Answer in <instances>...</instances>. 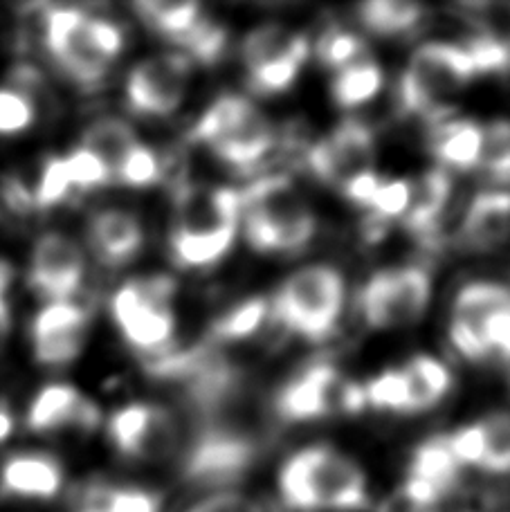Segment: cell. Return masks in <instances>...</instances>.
Returning a JSON list of instances; mask_svg holds the SVG:
<instances>
[{"instance_id": "obj_1", "label": "cell", "mask_w": 510, "mask_h": 512, "mask_svg": "<svg viewBox=\"0 0 510 512\" xmlns=\"http://www.w3.org/2000/svg\"><path fill=\"white\" fill-rule=\"evenodd\" d=\"M279 495L295 510L353 512L369 506L360 465L326 445L306 447L290 456L279 472Z\"/></svg>"}, {"instance_id": "obj_2", "label": "cell", "mask_w": 510, "mask_h": 512, "mask_svg": "<svg viewBox=\"0 0 510 512\" xmlns=\"http://www.w3.org/2000/svg\"><path fill=\"white\" fill-rule=\"evenodd\" d=\"M41 21L43 45L61 72L81 88L102 84L108 66L124 48L120 25L88 16L79 7H48Z\"/></svg>"}, {"instance_id": "obj_3", "label": "cell", "mask_w": 510, "mask_h": 512, "mask_svg": "<svg viewBox=\"0 0 510 512\" xmlns=\"http://www.w3.org/2000/svg\"><path fill=\"white\" fill-rule=\"evenodd\" d=\"M245 236L259 252H299L315 234V218L288 178H266L241 191Z\"/></svg>"}, {"instance_id": "obj_4", "label": "cell", "mask_w": 510, "mask_h": 512, "mask_svg": "<svg viewBox=\"0 0 510 512\" xmlns=\"http://www.w3.org/2000/svg\"><path fill=\"white\" fill-rule=\"evenodd\" d=\"M344 304V279L329 265H311L293 274L275 295L277 322L308 342L333 333Z\"/></svg>"}, {"instance_id": "obj_5", "label": "cell", "mask_w": 510, "mask_h": 512, "mask_svg": "<svg viewBox=\"0 0 510 512\" xmlns=\"http://www.w3.org/2000/svg\"><path fill=\"white\" fill-rule=\"evenodd\" d=\"M475 75L468 54L454 43H425L414 52L400 77V106L407 113H427L457 93Z\"/></svg>"}, {"instance_id": "obj_6", "label": "cell", "mask_w": 510, "mask_h": 512, "mask_svg": "<svg viewBox=\"0 0 510 512\" xmlns=\"http://www.w3.org/2000/svg\"><path fill=\"white\" fill-rule=\"evenodd\" d=\"M277 414L290 423H304L329 416L333 411L360 414L367 407L364 387L346 382L331 364H313L279 391Z\"/></svg>"}, {"instance_id": "obj_7", "label": "cell", "mask_w": 510, "mask_h": 512, "mask_svg": "<svg viewBox=\"0 0 510 512\" xmlns=\"http://www.w3.org/2000/svg\"><path fill=\"white\" fill-rule=\"evenodd\" d=\"M257 459V443L230 427L200 432L185 452L182 477L198 488H223L243 479Z\"/></svg>"}, {"instance_id": "obj_8", "label": "cell", "mask_w": 510, "mask_h": 512, "mask_svg": "<svg viewBox=\"0 0 510 512\" xmlns=\"http://www.w3.org/2000/svg\"><path fill=\"white\" fill-rule=\"evenodd\" d=\"M432 283L418 268L382 270L360 292V310L371 328H394L416 322L430 304Z\"/></svg>"}, {"instance_id": "obj_9", "label": "cell", "mask_w": 510, "mask_h": 512, "mask_svg": "<svg viewBox=\"0 0 510 512\" xmlns=\"http://www.w3.org/2000/svg\"><path fill=\"white\" fill-rule=\"evenodd\" d=\"M189 77L191 63L185 54H158L131 70L126 79V102L138 115H169L185 99Z\"/></svg>"}, {"instance_id": "obj_10", "label": "cell", "mask_w": 510, "mask_h": 512, "mask_svg": "<svg viewBox=\"0 0 510 512\" xmlns=\"http://www.w3.org/2000/svg\"><path fill=\"white\" fill-rule=\"evenodd\" d=\"M108 436L122 454L158 461L176 450L178 425L167 409L135 402L115 411L108 420Z\"/></svg>"}, {"instance_id": "obj_11", "label": "cell", "mask_w": 510, "mask_h": 512, "mask_svg": "<svg viewBox=\"0 0 510 512\" xmlns=\"http://www.w3.org/2000/svg\"><path fill=\"white\" fill-rule=\"evenodd\" d=\"M111 313L124 340L138 351H158L171 340L176 324L169 304L153 297L140 279L124 283L115 292Z\"/></svg>"}, {"instance_id": "obj_12", "label": "cell", "mask_w": 510, "mask_h": 512, "mask_svg": "<svg viewBox=\"0 0 510 512\" xmlns=\"http://www.w3.org/2000/svg\"><path fill=\"white\" fill-rule=\"evenodd\" d=\"M88 313L72 301H48L30 324L34 360L43 367H66L84 351Z\"/></svg>"}, {"instance_id": "obj_13", "label": "cell", "mask_w": 510, "mask_h": 512, "mask_svg": "<svg viewBox=\"0 0 510 512\" xmlns=\"http://www.w3.org/2000/svg\"><path fill=\"white\" fill-rule=\"evenodd\" d=\"M86 259L66 234L48 232L30 254V286L48 301H70L84 281Z\"/></svg>"}, {"instance_id": "obj_14", "label": "cell", "mask_w": 510, "mask_h": 512, "mask_svg": "<svg viewBox=\"0 0 510 512\" xmlns=\"http://www.w3.org/2000/svg\"><path fill=\"white\" fill-rule=\"evenodd\" d=\"M308 167L322 182L342 185L373 169V135L360 122H344L308 151Z\"/></svg>"}, {"instance_id": "obj_15", "label": "cell", "mask_w": 510, "mask_h": 512, "mask_svg": "<svg viewBox=\"0 0 510 512\" xmlns=\"http://www.w3.org/2000/svg\"><path fill=\"white\" fill-rule=\"evenodd\" d=\"M102 414L93 400L79 393L72 384L52 382L36 393L27 407V429L36 434H52L63 427L95 429Z\"/></svg>"}, {"instance_id": "obj_16", "label": "cell", "mask_w": 510, "mask_h": 512, "mask_svg": "<svg viewBox=\"0 0 510 512\" xmlns=\"http://www.w3.org/2000/svg\"><path fill=\"white\" fill-rule=\"evenodd\" d=\"M63 488V465L45 452H16L0 465V492L12 499L50 501Z\"/></svg>"}, {"instance_id": "obj_17", "label": "cell", "mask_w": 510, "mask_h": 512, "mask_svg": "<svg viewBox=\"0 0 510 512\" xmlns=\"http://www.w3.org/2000/svg\"><path fill=\"white\" fill-rule=\"evenodd\" d=\"M88 239L104 265H124L140 252L144 232L131 214L122 209H104L90 221Z\"/></svg>"}, {"instance_id": "obj_18", "label": "cell", "mask_w": 510, "mask_h": 512, "mask_svg": "<svg viewBox=\"0 0 510 512\" xmlns=\"http://www.w3.org/2000/svg\"><path fill=\"white\" fill-rule=\"evenodd\" d=\"M510 239V194L486 191L472 200L461 227V241L470 250H493Z\"/></svg>"}, {"instance_id": "obj_19", "label": "cell", "mask_w": 510, "mask_h": 512, "mask_svg": "<svg viewBox=\"0 0 510 512\" xmlns=\"http://www.w3.org/2000/svg\"><path fill=\"white\" fill-rule=\"evenodd\" d=\"M272 140H275V133H272L270 120L252 104L241 120L209 149L232 167L248 169L270 151Z\"/></svg>"}, {"instance_id": "obj_20", "label": "cell", "mask_w": 510, "mask_h": 512, "mask_svg": "<svg viewBox=\"0 0 510 512\" xmlns=\"http://www.w3.org/2000/svg\"><path fill=\"white\" fill-rule=\"evenodd\" d=\"M409 185L412 191H409V205L403 216L405 227L418 239L430 241L450 200L452 180L443 169H432Z\"/></svg>"}, {"instance_id": "obj_21", "label": "cell", "mask_w": 510, "mask_h": 512, "mask_svg": "<svg viewBox=\"0 0 510 512\" xmlns=\"http://www.w3.org/2000/svg\"><path fill=\"white\" fill-rule=\"evenodd\" d=\"M239 225L176 227L171 234V256L180 268H209L230 252Z\"/></svg>"}, {"instance_id": "obj_22", "label": "cell", "mask_w": 510, "mask_h": 512, "mask_svg": "<svg viewBox=\"0 0 510 512\" xmlns=\"http://www.w3.org/2000/svg\"><path fill=\"white\" fill-rule=\"evenodd\" d=\"M484 128L470 120L443 122L432 133V153L443 167L468 171L479 167Z\"/></svg>"}, {"instance_id": "obj_23", "label": "cell", "mask_w": 510, "mask_h": 512, "mask_svg": "<svg viewBox=\"0 0 510 512\" xmlns=\"http://www.w3.org/2000/svg\"><path fill=\"white\" fill-rule=\"evenodd\" d=\"M425 483L441 499L457 488L459 483V461L448 447V438L436 436L425 441L412 456L409 463V477Z\"/></svg>"}, {"instance_id": "obj_24", "label": "cell", "mask_w": 510, "mask_h": 512, "mask_svg": "<svg viewBox=\"0 0 510 512\" xmlns=\"http://www.w3.org/2000/svg\"><path fill=\"white\" fill-rule=\"evenodd\" d=\"M308 57V39L304 34L293 36L288 48L279 52L277 57L259 63L248 70L250 77V88L259 95H277L284 93L290 86L295 84V79L302 70L304 61Z\"/></svg>"}, {"instance_id": "obj_25", "label": "cell", "mask_w": 510, "mask_h": 512, "mask_svg": "<svg viewBox=\"0 0 510 512\" xmlns=\"http://www.w3.org/2000/svg\"><path fill=\"white\" fill-rule=\"evenodd\" d=\"M403 371L409 382V396H412V414L434 407L450 389V371L430 355H418Z\"/></svg>"}, {"instance_id": "obj_26", "label": "cell", "mask_w": 510, "mask_h": 512, "mask_svg": "<svg viewBox=\"0 0 510 512\" xmlns=\"http://www.w3.org/2000/svg\"><path fill=\"white\" fill-rule=\"evenodd\" d=\"M75 512H160V497L142 488L93 486L79 499Z\"/></svg>"}, {"instance_id": "obj_27", "label": "cell", "mask_w": 510, "mask_h": 512, "mask_svg": "<svg viewBox=\"0 0 510 512\" xmlns=\"http://www.w3.org/2000/svg\"><path fill=\"white\" fill-rule=\"evenodd\" d=\"M382 68L376 61L362 59L353 66L340 70L333 81V99L340 108H358L371 102L382 88Z\"/></svg>"}, {"instance_id": "obj_28", "label": "cell", "mask_w": 510, "mask_h": 512, "mask_svg": "<svg viewBox=\"0 0 510 512\" xmlns=\"http://www.w3.org/2000/svg\"><path fill=\"white\" fill-rule=\"evenodd\" d=\"M360 21L369 32L380 36H396L412 30L423 18V7L398 0H373L358 7Z\"/></svg>"}, {"instance_id": "obj_29", "label": "cell", "mask_w": 510, "mask_h": 512, "mask_svg": "<svg viewBox=\"0 0 510 512\" xmlns=\"http://www.w3.org/2000/svg\"><path fill=\"white\" fill-rule=\"evenodd\" d=\"M138 142L135 140L133 128L115 120V117H106V120H99L88 128L81 146H86L88 151H93L97 158H102L108 169H115V164L122 160V155L131 149V146Z\"/></svg>"}, {"instance_id": "obj_30", "label": "cell", "mask_w": 510, "mask_h": 512, "mask_svg": "<svg viewBox=\"0 0 510 512\" xmlns=\"http://www.w3.org/2000/svg\"><path fill=\"white\" fill-rule=\"evenodd\" d=\"M135 9L153 30L173 41L180 39L200 18L196 3H176V0H149V3H138Z\"/></svg>"}, {"instance_id": "obj_31", "label": "cell", "mask_w": 510, "mask_h": 512, "mask_svg": "<svg viewBox=\"0 0 510 512\" xmlns=\"http://www.w3.org/2000/svg\"><path fill=\"white\" fill-rule=\"evenodd\" d=\"M268 301L261 297H254L243 301V304L227 310L223 317H218L212 326V340L214 342H239L245 337L254 335L266 322L268 317Z\"/></svg>"}, {"instance_id": "obj_32", "label": "cell", "mask_w": 510, "mask_h": 512, "mask_svg": "<svg viewBox=\"0 0 510 512\" xmlns=\"http://www.w3.org/2000/svg\"><path fill=\"white\" fill-rule=\"evenodd\" d=\"M250 106L252 104L245 97L223 95L221 99H216V102L203 113V117L196 122L191 137H194V142L207 146L216 144L236 122L241 120Z\"/></svg>"}, {"instance_id": "obj_33", "label": "cell", "mask_w": 510, "mask_h": 512, "mask_svg": "<svg viewBox=\"0 0 510 512\" xmlns=\"http://www.w3.org/2000/svg\"><path fill=\"white\" fill-rule=\"evenodd\" d=\"M508 304L510 290L506 286H499V283L490 281L468 283V286L457 295V301H454V317H463L479 324L481 319Z\"/></svg>"}, {"instance_id": "obj_34", "label": "cell", "mask_w": 510, "mask_h": 512, "mask_svg": "<svg viewBox=\"0 0 510 512\" xmlns=\"http://www.w3.org/2000/svg\"><path fill=\"white\" fill-rule=\"evenodd\" d=\"M367 405L398 414H412V396H409V382L403 369H389L373 378L364 387Z\"/></svg>"}, {"instance_id": "obj_35", "label": "cell", "mask_w": 510, "mask_h": 512, "mask_svg": "<svg viewBox=\"0 0 510 512\" xmlns=\"http://www.w3.org/2000/svg\"><path fill=\"white\" fill-rule=\"evenodd\" d=\"M484 429V459L479 468L495 474L510 472V414L495 411L481 420Z\"/></svg>"}, {"instance_id": "obj_36", "label": "cell", "mask_w": 510, "mask_h": 512, "mask_svg": "<svg viewBox=\"0 0 510 512\" xmlns=\"http://www.w3.org/2000/svg\"><path fill=\"white\" fill-rule=\"evenodd\" d=\"M32 189V205L34 209H52L68 200L72 194V185L66 171L63 155H52V158L41 164L39 176Z\"/></svg>"}, {"instance_id": "obj_37", "label": "cell", "mask_w": 510, "mask_h": 512, "mask_svg": "<svg viewBox=\"0 0 510 512\" xmlns=\"http://www.w3.org/2000/svg\"><path fill=\"white\" fill-rule=\"evenodd\" d=\"M113 180L135 189L156 185L160 180L158 155L142 142H135L131 149L122 155V160L115 164Z\"/></svg>"}, {"instance_id": "obj_38", "label": "cell", "mask_w": 510, "mask_h": 512, "mask_svg": "<svg viewBox=\"0 0 510 512\" xmlns=\"http://www.w3.org/2000/svg\"><path fill=\"white\" fill-rule=\"evenodd\" d=\"M479 167H484L490 182L510 185V122H495L484 128Z\"/></svg>"}, {"instance_id": "obj_39", "label": "cell", "mask_w": 510, "mask_h": 512, "mask_svg": "<svg viewBox=\"0 0 510 512\" xmlns=\"http://www.w3.org/2000/svg\"><path fill=\"white\" fill-rule=\"evenodd\" d=\"M63 162H66L72 191H93L113 180V171L108 169V164L81 144L63 155Z\"/></svg>"}, {"instance_id": "obj_40", "label": "cell", "mask_w": 510, "mask_h": 512, "mask_svg": "<svg viewBox=\"0 0 510 512\" xmlns=\"http://www.w3.org/2000/svg\"><path fill=\"white\" fill-rule=\"evenodd\" d=\"M317 57L322 59L326 68L344 70L367 59V45L358 34L346 32V30H329L320 36L317 43Z\"/></svg>"}, {"instance_id": "obj_41", "label": "cell", "mask_w": 510, "mask_h": 512, "mask_svg": "<svg viewBox=\"0 0 510 512\" xmlns=\"http://www.w3.org/2000/svg\"><path fill=\"white\" fill-rule=\"evenodd\" d=\"M176 41L182 45V48H185V52L191 59H196L200 63H205V66H209V63L221 59V54L225 52L227 32L221 25H216L200 16L194 23V27H189V30Z\"/></svg>"}, {"instance_id": "obj_42", "label": "cell", "mask_w": 510, "mask_h": 512, "mask_svg": "<svg viewBox=\"0 0 510 512\" xmlns=\"http://www.w3.org/2000/svg\"><path fill=\"white\" fill-rule=\"evenodd\" d=\"M36 120L32 93L14 84L0 88V135H18Z\"/></svg>"}, {"instance_id": "obj_43", "label": "cell", "mask_w": 510, "mask_h": 512, "mask_svg": "<svg viewBox=\"0 0 510 512\" xmlns=\"http://www.w3.org/2000/svg\"><path fill=\"white\" fill-rule=\"evenodd\" d=\"M293 36L295 32H290L281 25H261L257 30H252L248 36H245L243 48H241L245 66L250 70L263 61L277 57L279 52H284L288 48L290 41H293Z\"/></svg>"}, {"instance_id": "obj_44", "label": "cell", "mask_w": 510, "mask_h": 512, "mask_svg": "<svg viewBox=\"0 0 510 512\" xmlns=\"http://www.w3.org/2000/svg\"><path fill=\"white\" fill-rule=\"evenodd\" d=\"M461 48L468 54L475 75L504 72L510 68V43L495 34H479Z\"/></svg>"}, {"instance_id": "obj_45", "label": "cell", "mask_w": 510, "mask_h": 512, "mask_svg": "<svg viewBox=\"0 0 510 512\" xmlns=\"http://www.w3.org/2000/svg\"><path fill=\"white\" fill-rule=\"evenodd\" d=\"M409 191H412V185L407 180H382L376 196L367 207L371 212V221L387 223L394 221V218H403L409 205Z\"/></svg>"}, {"instance_id": "obj_46", "label": "cell", "mask_w": 510, "mask_h": 512, "mask_svg": "<svg viewBox=\"0 0 510 512\" xmlns=\"http://www.w3.org/2000/svg\"><path fill=\"white\" fill-rule=\"evenodd\" d=\"M450 337L452 344L457 346V351L470 362H484L490 358L484 333H481V326L477 322H470V319L463 317H452Z\"/></svg>"}, {"instance_id": "obj_47", "label": "cell", "mask_w": 510, "mask_h": 512, "mask_svg": "<svg viewBox=\"0 0 510 512\" xmlns=\"http://www.w3.org/2000/svg\"><path fill=\"white\" fill-rule=\"evenodd\" d=\"M484 342L488 346L490 358L497 355L502 360H510V304L497 308L479 322Z\"/></svg>"}, {"instance_id": "obj_48", "label": "cell", "mask_w": 510, "mask_h": 512, "mask_svg": "<svg viewBox=\"0 0 510 512\" xmlns=\"http://www.w3.org/2000/svg\"><path fill=\"white\" fill-rule=\"evenodd\" d=\"M448 438V447L454 454V459L468 465H481V459H484V429H481V423L475 425H466L454 432Z\"/></svg>"}, {"instance_id": "obj_49", "label": "cell", "mask_w": 510, "mask_h": 512, "mask_svg": "<svg viewBox=\"0 0 510 512\" xmlns=\"http://www.w3.org/2000/svg\"><path fill=\"white\" fill-rule=\"evenodd\" d=\"M380 185H382V178L371 169V171H362V173H358V176H353L346 182H342L340 189H342L344 198L351 200L353 205L369 207Z\"/></svg>"}, {"instance_id": "obj_50", "label": "cell", "mask_w": 510, "mask_h": 512, "mask_svg": "<svg viewBox=\"0 0 510 512\" xmlns=\"http://www.w3.org/2000/svg\"><path fill=\"white\" fill-rule=\"evenodd\" d=\"M187 512H263V508L248 497L234 495V492H221V495L200 501L198 506Z\"/></svg>"}, {"instance_id": "obj_51", "label": "cell", "mask_w": 510, "mask_h": 512, "mask_svg": "<svg viewBox=\"0 0 510 512\" xmlns=\"http://www.w3.org/2000/svg\"><path fill=\"white\" fill-rule=\"evenodd\" d=\"M0 194H3L5 205L16 214H27L32 212V189L25 185L21 178H5L3 187H0Z\"/></svg>"}, {"instance_id": "obj_52", "label": "cell", "mask_w": 510, "mask_h": 512, "mask_svg": "<svg viewBox=\"0 0 510 512\" xmlns=\"http://www.w3.org/2000/svg\"><path fill=\"white\" fill-rule=\"evenodd\" d=\"M9 283H12V265L0 261V349L5 346L9 328H12V313H9V304H7Z\"/></svg>"}, {"instance_id": "obj_53", "label": "cell", "mask_w": 510, "mask_h": 512, "mask_svg": "<svg viewBox=\"0 0 510 512\" xmlns=\"http://www.w3.org/2000/svg\"><path fill=\"white\" fill-rule=\"evenodd\" d=\"M378 512H439V508L418 504V501L409 497L403 488H398L396 492H391L389 497L380 501Z\"/></svg>"}, {"instance_id": "obj_54", "label": "cell", "mask_w": 510, "mask_h": 512, "mask_svg": "<svg viewBox=\"0 0 510 512\" xmlns=\"http://www.w3.org/2000/svg\"><path fill=\"white\" fill-rule=\"evenodd\" d=\"M14 434V418L9 414V409L0 405V443L7 441Z\"/></svg>"}]
</instances>
